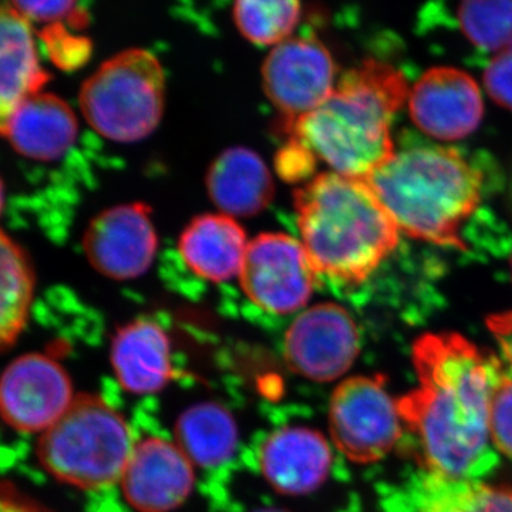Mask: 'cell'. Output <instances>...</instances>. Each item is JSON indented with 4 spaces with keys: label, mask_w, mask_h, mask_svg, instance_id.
Returning <instances> with one entry per match:
<instances>
[{
    "label": "cell",
    "mask_w": 512,
    "mask_h": 512,
    "mask_svg": "<svg viewBox=\"0 0 512 512\" xmlns=\"http://www.w3.org/2000/svg\"><path fill=\"white\" fill-rule=\"evenodd\" d=\"M419 387L397 400L433 476L474 481L497 463L490 446L491 403L505 375L500 360L457 333H430L413 346Z\"/></svg>",
    "instance_id": "6da1fadb"
},
{
    "label": "cell",
    "mask_w": 512,
    "mask_h": 512,
    "mask_svg": "<svg viewBox=\"0 0 512 512\" xmlns=\"http://www.w3.org/2000/svg\"><path fill=\"white\" fill-rule=\"evenodd\" d=\"M406 94L400 70L366 60L349 70L328 99L288 131L289 136L333 173L366 180L396 154L392 121Z\"/></svg>",
    "instance_id": "7a4b0ae2"
},
{
    "label": "cell",
    "mask_w": 512,
    "mask_h": 512,
    "mask_svg": "<svg viewBox=\"0 0 512 512\" xmlns=\"http://www.w3.org/2000/svg\"><path fill=\"white\" fill-rule=\"evenodd\" d=\"M303 248L316 274L365 282L400 241V229L366 180L316 175L295 192Z\"/></svg>",
    "instance_id": "3957f363"
},
{
    "label": "cell",
    "mask_w": 512,
    "mask_h": 512,
    "mask_svg": "<svg viewBox=\"0 0 512 512\" xmlns=\"http://www.w3.org/2000/svg\"><path fill=\"white\" fill-rule=\"evenodd\" d=\"M366 181L404 234L466 249L460 232L481 200L483 175L458 151L404 148Z\"/></svg>",
    "instance_id": "277c9868"
},
{
    "label": "cell",
    "mask_w": 512,
    "mask_h": 512,
    "mask_svg": "<svg viewBox=\"0 0 512 512\" xmlns=\"http://www.w3.org/2000/svg\"><path fill=\"white\" fill-rule=\"evenodd\" d=\"M134 447L124 417L100 397L82 394L42 434L37 457L60 483L96 491L120 484Z\"/></svg>",
    "instance_id": "5b68a950"
},
{
    "label": "cell",
    "mask_w": 512,
    "mask_h": 512,
    "mask_svg": "<svg viewBox=\"0 0 512 512\" xmlns=\"http://www.w3.org/2000/svg\"><path fill=\"white\" fill-rule=\"evenodd\" d=\"M79 100L84 119L100 136L117 143L143 140L163 117V66L148 50H124L84 82Z\"/></svg>",
    "instance_id": "8992f818"
},
{
    "label": "cell",
    "mask_w": 512,
    "mask_h": 512,
    "mask_svg": "<svg viewBox=\"0 0 512 512\" xmlns=\"http://www.w3.org/2000/svg\"><path fill=\"white\" fill-rule=\"evenodd\" d=\"M402 424L383 377H352L339 384L330 399V436L355 463H373L386 456L402 436Z\"/></svg>",
    "instance_id": "52a82bcc"
},
{
    "label": "cell",
    "mask_w": 512,
    "mask_h": 512,
    "mask_svg": "<svg viewBox=\"0 0 512 512\" xmlns=\"http://www.w3.org/2000/svg\"><path fill=\"white\" fill-rule=\"evenodd\" d=\"M316 275L301 241L286 234H261L248 244L239 279L254 305L286 315L308 303Z\"/></svg>",
    "instance_id": "ba28073f"
},
{
    "label": "cell",
    "mask_w": 512,
    "mask_h": 512,
    "mask_svg": "<svg viewBox=\"0 0 512 512\" xmlns=\"http://www.w3.org/2000/svg\"><path fill=\"white\" fill-rule=\"evenodd\" d=\"M335 79V60L315 37L285 40L262 66L265 94L284 116L286 131L328 99Z\"/></svg>",
    "instance_id": "9c48e42d"
},
{
    "label": "cell",
    "mask_w": 512,
    "mask_h": 512,
    "mask_svg": "<svg viewBox=\"0 0 512 512\" xmlns=\"http://www.w3.org/2000/svg\"><path fill=\"white\" fill-rule=\"evenodd\" d=\"M74 399L69 373L43 353L18 357L0 376V417L20 433H45Z\"/></svg>",
    "instance_id": "30bf717a"
},
{
    "label": "cell",
    "mask_w": 512,
    "mask_h": 512,
    "mask_svg": "<svg viewBox=\"0 0 512 512\" xmlns=\"http://www.w3.org/2000/svg\"><path fill=\"white\" fill-rule=\"evenodd\" d=\"M359 353L355 320L342 306L320 303L306 309L286 330V365L296 375L330 382L345 375Z\"/></svg>",
    "instance_id": "8fae6325"
},
{
    "label": "cell",
    "mask_w": 512,
    "mask_h": 512,
    "mask_svg": "<svg viewBox=\"0 0 512 512\" xmlns=\"http://www.w3.org/2000/svg\"><path fill=\"white\" fill-rule=\"evenodd\" d=\"M83 248L101 275L127 281L146 274L158 248L150 208L136 202L101 212L84 232Z\"/></svg>",
    "instance_id": "7c38bea8"
},
{
    "label": "cell",
    "mask_w": 512,
    "mask_h": 512,
    "mask_svg": "<svg viewBox=\"0 0 512 512\" xmlns=\"http://www.w3.org/2000/svg\"><path fill=\"white\" fill-rule=\"evenodd\" d=\"M194 467L177 444L147 437L136 443L121 477L124 498L138 512H173L192 493Z\"/></svg>",
    "instance_id": "4fadbf2b"
},
{
    "label": "cell",
    "mask_w": 512,
    "mask_h": 512,
    "mask_svg": "<svg viewBox=\"0 0 512 512\" xmlns=\"http://www.w3.org/2000/svg\"><path fill=\"white\" fill-rule=\"evenodd\" d=\"M409 106L414 124L439 140L470 136L484 114L483 97L473 77L451 67L424 73L414 84Z\"/></svg>",
    "instance_id": "5bb4252c"
},
{
    "label": "cell",
    "mask_w": 512,
    "mask_h": 512,
    "mask_svg": "<svg viewBox=\"0 0 512 512\" xmlns=\"http://www.w3.org/2000/svg\"><path fill=\"white\" fill-rule=\"evenodd\" d=\"M332 466V451L325 437L309 427L276 430L262 444L259 467L274 490L303 495L325 483Z\"/></svg>",
    "instance_id": "9a60e30c"
},
{
    "label": "cell",
    "mask_w": 512,
    "mask_h": 512,
    "mask_svg": "<svg viewBox=\"0 0 512 512\" xmlns=\"http://www.w3.org/2000/svg\"><path fill=\"white\" fill-rule=\"evenodd\" d=\"M49 74L40 63L33 30L12 3L0 5V137L15 111L33 94L43 92Z\"/></svg>",
    "instance_id": "2e32d148"
},
{
    "label": "cell",
    "mask_w": 512,
    "mask_h": 512,
    "mask_svg": "<svg viewBox=\"0 0 512 512\" xmlns=\"http://www.w3.org/2000/svg\"><path fill=\"white\" fill-rule=\"evenodd\" d=\"M77 133L79 123L72 107L56 94L40 92L20 104L3 138L20 156L53 161L69 151Z\"/></svg>",
    "instance_id": "e0dca14e"
},
{
    "label": "cell",
    "mask_w": 512,
    "mask_h": 512,
    "mask_svg": "<svg viewBox=\"0 0 512 512\" xmlns=\"http://www.w3.org/2000/svg\"><path fill=\"white\" fill-rule=\"evenodd\" d=\"M111 365L124 390L153 394L173 377L171 345L167 333L153 320H134L116 333Z\"/></svg>",
    "instance_id": "ac0fdd59"
},
{
    "label": "cell",
    "mask_w": 512,
    "mask_h": 512,
    "mask_svg": "<svg viewBox=\"0 0 512 512\" xmlns=\"http://www.w3.org/2000/svg\"><path fill=\"white\" fill-rule=\"evenodd\" d=\"M212 202L228 217H254L271 204L274 180L264 160L245 147L228 148L207 174Z\"/></svg>",
    "instance_id": "d6986e66"
},
{
    "label": "cell",
    "mask_w": 512,
    "mask_h": 512,
    "mask_svg": "<svg viewBox=\"0 0 512 512\" xmlns=\"http://www.w3.org/2000/svg\"><path fill=\"white\" fill-rule=\"evenodd\" d=\"M249 242L235 218L201 215L180 238V254L194 274L211 282H225L241 274Z\"/></svg>",
    "instance_id": "ffe728a7"
},
{
    "label": "cell",
    "mask_w": 512,
    "mask_h": 512,
    "mask_svg": "<svg viewBox=\"0 0 512 512\" xmlns=\"http://www.w3.org/2000/svg\"><path fill=\"white\" fill-rule=\"evenodd\" d=\"M238 426L221 404H194L178 417L175 444L195 467L214 468L227 463L238 446Z\"/></svg>",
    "instance_id": "44dd1931"
},
{
    "label": "cell",
    "mask_w": 512,
    "mask_h": 512,
    "mask_svg": "<svg viewBox=\"0 0 512 512\" xmlns=\"http://www.w3.org/2000/svg\"><path fill=\"white\" fill-rule=\"evenodd\" d=\"M35 296V272L28 254L0 229V352L18 340Z\"/></svg>",
    "instance_id": "7402d4cb"
},
{
    "label": "cell",
    "mask_w": 512,
    "mask_h": 512,
    "mask_svg": "<svg viewBox=\"0 0 512 512\" xmlns=\"http://www.w3.org/2000/svg\"><path fill=\"white\" fill-rule=\"evenodd\" d=\"M416 512H512V491L429 474L416 495Z\"/></svg>",
    "instance_id": "603a6c76"
},
{
    "label": "cell",
    "mask_w": 512,
    "mask_h": 512,
    "mask_svg": "<svg viewBox=\"0 0 512 512\" xmlns=\"http://www.w3.org/2000/svg\"><path fill=\"white\" fill-rule=\"evenodd\" d=\"M298 2L235 3L234 22L249 42L259 46H278L291 39L293 29L301 19Z\"/></svg>",
    "instance_id": "cb8c5ba5"
},
{
    "label": "cell",
    "mask_w": 512,
    "mask_h": 512,
    "mask_svg": "<svg viewBox=\"0 0 512 512\" xmlns=\"http://www.w3.org/2000/svg\"><path fill=\"white\" fill-rule=\"evenodd\" d=\"M458 26L478 49L495 52L512 46V2L461 3Z\"/></svg>",
    "instance_id": "d4e9b609"
},
{
    "label": "cell",
    "mask_w": 512,
    "mask_h": 512,
    "mask_svg": "<svg viewBox=\"0 0 512 512\" xmlns=\"http://www.w3.org/2000/svg\"><path fill=\"white\" fill-rule=\"evenodd\" d=\"M490 436L495 447L512 458V375L507 372L498 384L491 403Z\"/></svg>",
    "instance_id": "484cf974"
},
{
    "label": "cell",
    "mask_w": 512,
    "mask_h": 512,
    "mask_svg": "<svg viewBox=\"0 0 512 512\" xmlns=\"http://www.w3.org/2000/svg\"><path fill=\"white\" fill-rule=\"evenodd\" d=\"M484 84L495 103L512 110V46L495 56L484 73Z\"/></svg>",
    "instance_id": "4316f807"
},
{
    "label": "cell",
    "mask_w": 512,
    "mask_h": 512,
    "mask_svg": "<svg viewBox=\"0 0 512 512\" xmlns=\"http://www.w3.org/2000/svg\"><path fill=\"white\" fill-rule=\"evenodd\" d=\"M30 23H60L62 20L82 23L83 10L74 2H12Z\"/></svg>",
    "instance_id": "83f0119b"
},
{
    "label": "cell",
    "mask_w": 512,
    "mask_h": 512,
    "mask_svg": "<svg viewBox=\"0 0 512 512\" xmlns=\"http://www.w3.org/2000/svg\"><path fill=\"white\" fill-rule=\"evenodd\" d=\"M316 160L298 143L289 141L278 157V170L286 180H302L315 170Z\"/></svg>",
    "instance_id": "f1b7e54d"
},
{
    "label": "cell",
    "mask_w": 512,
    "mask_h": 512,
    "mask_svg": "<svg viewBox=\"0 0 512 512\" xmlns=\"http://www.w3.org/2000/svg\"><path fill=\"white\" fill-rule=\"evenodd\" d=\"M488 328L500 343L505 359L512 367V312L498 313L488 319Z\"/></svg>",
    "instance_id": "f546056e"
},
{
    "label": "cell",
    "mask_w": 512,
    "mask_h": 512,
    "mask_svg": "<svg viewBox=\"0 0 512 512\" xmlns=\"http://www.w3.org/2000/svg\"><path fill=\"white\" fill-rule=\"evenodd\" d=\"M0 512H43L37 510L32 504L18 500L8 493L0 491Z\"/></svg>",
    "instance_id": "4dcf8cb0"
},
{
    "label": "cell",
    "mask_w": 512,
    "mask_h": 512,
    "mask_svg": "<svg viewBox=\"0 0 512 512\" xmlns=\"http://www.w3.org/2000/svg\"><path fill=\"white\" fill-rule=\"evenodd\" d=\"M3 204H5V188H3L2 180H0V212L3 210Z\"/></svg>",
    "instance_id": "1f68e13d"
},
{
    "label": "cell",
    "mask_w": 512,
    "mask_h": 512,
    "mask_svg": "<svg viewBox=\"0 0 512 512\" xmlns=\"http://www.w3.org/2000/svg\"><path fill=\"white\" fill-rule=\"evenodd\" d=\"M255 512H288V511L276 510V508H268V510H259V511H255Z\"/></svg>",
    "instance_id": "d6a6232c"
},
{
    "label": "cell",
    "mask_w": 512,
    "mask_h": 512,
    "mask_svg": "<svg viewBox=\"0 0 512 512\" xmlns=\"http://www.w3.org/2000/svg\"><path fill=\"white\" fill-rule=\"evenodd\" d=\"M511 272H512V256H511Z\"/></svg>",
    "instance_id": "836d02e7"
}]
</instances>
